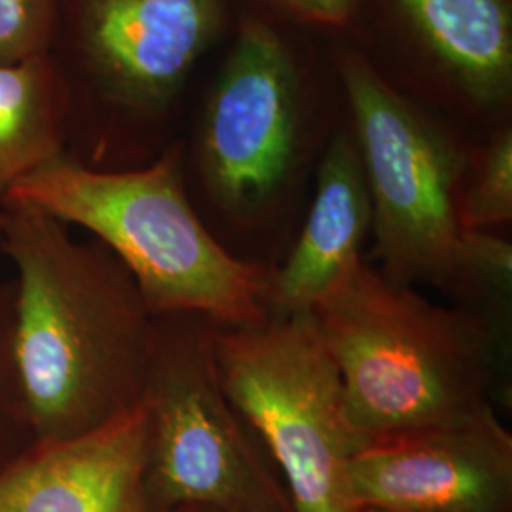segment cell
I'll use <instances>...</instances> for the list:
<instances>
[{
	"label": "cell",
	"mask_w": 512,
	"mask_h": 512,
	"mask_svg": "<svg viewBox=\"0 0 512 512\" xmlns=\"http://www.w3.org/2000/svg\"><path fill=\"white\" fill-rule=\"evenodd\" d=\"M14 346L35 442L71 439L143 401L158 317L128 268L35 205L0 202Z\"/></svg>",
	"instance_id": "obj_1"
},
{
	"label": "cell",
	"mask_w": 512,
	"mask_h": 512,
	"mask_svg": "<svg viewBox=\"0 0 512 512\" xmlns=\"http://www.w3.org/2000/svg\"><path fill=\"white\" fill-rule=\"evenodd\" d=\"M361 442L465 420L492 406L503 323L431 302L353 258L311 308Z\"/></svg>",
	"instance_id": "obj_2"
},
{
	"label": "cell",
	"mask_w": 512,
	"mask_h": 512,
	"mask_svg": "<svg viewBox=\"0 0 512 512\" xmlns=\"http://www.w3.org/2000/svg\"><path fill=\"white\" fill-rule=\"evenodd\" d=\"M181 158V148L173 147L147 167L103 171L61 154L4 198L92 232L128 268L156 317L266 321L272 270L230 255L211 236L184 192Z\"/></svg>",
	"instance_id": "obj_3"
},
{
	"label": "cell",
	"mask_w": 512,
	"mask_h": 512,
	"mask_svg": "<svg viewBox=\"0 0 512 512\" xmlns=\"http://www.w3.org/2000/svg\"><path fill=\"white\" fill-rule=\"evenodd\" d=\"M205 325L220 385L279 469L294 512L357 511L349 461L363 442L313 313Z\"/></svg>",
	"instance_id": "obj_4"
},
{
	"label": "cell",
	"mask_w": 512,
	"mask_h": 512,
	"mask_svg": "<svg viewBox=\"0 0 512 512\" xmlns=\"http://www.w3.org/2000/svg\"><path fill=\"white\" fill-rule=\"evenodd\" d=\"M338 65L365 169L380 274L456 298L465 232L459 202L469 158L363 55L344 50Z\"/></svg>",
	"instance_id": "obj_5"
},
{
	"label": "cell",
	"mask_w": 512,
	"mask_h": 512,
	"mask_svg": "<svg viewBox=\"0 0 512 512\" xmlns=\"http://www.w3.org/2000/svg\"><path fill=\"white\" fill-rule=\"evenodd\" d=\"M143 403L152 512H294L266 450L220 385L203 319L158 317Z\"/></svg>",
	"instance_id": "obj_6"
},
{
	"label": "cell",
	"mask_w": 512,
	"mask_h": 512,
	"mask_svg": "<svg viewBox=\"0 0 512 512\" xmlns=\"http://www.w3.org/2000/svg\"><path fill=\"white\" fill-rule=\"evenodd\" d=\"M300 152V84L283 38L247 19L207 99L200 169L232 219L264 215L293 179Z\"/></svg>",
	"instance_id": "obj_7"
},
{
	"label": "cell",
	"mask_w": 512,
	"mask_h": 512,
	"mask_svg": "<svg viewBox=\"0 0 512 512\" xmlns=\"http://www.w3.org/2000/svg\"><path fill=\"white\" fill-rule=\"evenodd\" d=\"M355 509L512 512V435L494 404L465 420L366 440L349 461Z\"/></svg>",
	"instance_id": "obj_8"
},
{
	"label": "cell",
	"mask_w": 512,
	"mask_h": 512,
	"mask_svg": "<svg viewBox=\"0 0 512 512\" xmlns=\"http://www.w3.org/2000/svg\"><path fill=\"white\" fill-rule=\"evenodd\" d=\"M224 0H74V50L112 103L156 112L217 38Z\"/></svg>",
	"instance_id": "obj_9"
},
{
	"label": "cell",
	"mask_w": 512,
	"mask_h": 512,
	"mask_svg": "<svg viewBox=\"0 0 512 512\" xmlns=\"http://www.w3.org/2000/svg\"><path fill=\"white\" fill-rule=\"evenodd\" d=\"M141 401L71 439L35 442L0 469V512H152Z\"/></svg>",
	"instance_id": "obj_10"
},
{
	"label": "cell",
	"mask_w": 512,
	"mask_h": 512,
	"mask_svg": "<svg viewBox=\"0 0 512 512\" xmlns=\"http://www.w3.org/2000/svg\"><path fill=\"white\" fill-rule=\"evenodd\" d=\"M372 228V205L355 137L346 131L330 143L317 171L315 198L287 262L272 272L270 310L311 311L330 281L353 258Z\"/></svg>",
	"instance_id": "obj_11"
},
{
	"label": "cell",
	"mask_w": 512,
	"mask_h": 512,
	"mask_svg": "<svg viewBox=\"0 0 512 512\" xmlns=\"http://www.w3.org/2000/svg\"><path fill=\"white\" fill-rule=\"evenodd\" d=\"M412 37L476 107L503 105L512 90L509 0H391Z\"/></svg>",
	"instance_id": "obj_12"
},
{
	"label": "cell",
	"mask_w": 512,
	"mask_h": 512,
	"mask_svg": "<svg viewBox=\"0 0 512 512\" xmlns=\"http://www.w3.org/2000/svg\"><path fill=\"white\" fill-rule=\"evenodd\" d=\"M67 88L48 54L0 65V202L40 165L63 154Z\"/></svg>",
	"instance_id": "obj_13"
},
{
	"label": "cell",
	"mask_w": 512,
	"mask_h": 512,
	"mask_svg": "<svg viewBox=\"0 0 512 512\" xmlns=\"http://www.w3.org/2000/svg\"><path fill=\"white\" fill-rule=\"evenodd\" d=\"M512 291V247L490 230H465L456 304L503 319ZM503 323V321H499Z\"/></svg>",
	"instance_id": "obj_14"
},
{
	"label": "cell",
	"mask_w": 512,
	"mask_h": 512,
	"mask_svg": "<svg viewBox=\"0 0 512 512\" xmlns=\"http://www.w3.org/2000/svg\"><path fill=\"white\" fill-rule=\"evenodd\" d=\"M459 215L465 230H490L512 219V131H497L467 164Z\"/></svg>",
	"instance_id": "obj_15"
},
{
	"label": "cell",
	"mask_w": 512,
	"mask_h": 512,
	"mask_svg": "<svg viewBox=\"0 0 512 512\" xmlns=\"http://www.w3.org/2000/svg\"><path fill=\"white\" fill-rule=\"evenodd\" d=\"M35 444L14 346V289L0 281V469Z\"/></svg>",
	"instance_id": "obj_16"
},
{
	"label": "cell",
	"mask_w": 512,
	"mask_h": 512,
	"mask_svg": "<svg viewBox=\"0 0 512 512\" xmlns=\"http://www.w3.org/2000/svg\"><path fill=\"white\" fill-rule=\"evenodd\" d=\"M61 0H0V65L48 54Z\"/></svg>",
	"instance_id": "obj_17"
},
{
	"label": "cell",
	"mask_w": 512,
	"mask_h": 512,
	"mask_svg": "<svg viewBox=\"0 0 512 512\" xmlns=\"http://www.w3.org/2000/svg\"><path fill=\"white\" fill-rule=\"evenodd\" d=\"M296 18L315 25L342 27L353 18L357 0H275Z\"/></svg>",
	"instance_id": "obj_18"
},
{
	"label": "cell",
	"mask_w": 512,
	"mask_h": 512,
	"mask_svg": "<svg viewBox=\"0 0 512 512\" xmlns=\"http://www.w3.org/2000/svg\"><path fill=\"white\" fill-rule=\"evenodd\" d=\"M162 512H217L215 509L209 507H202V505H181V507H173Z\"/></svg>",
	"instance_id": "obj_19"
},
{
	"label": "cell",
	"mask_w": 512,
	"mask_h": 512,
	"mask_svg": "<svg viewBox=\"0 0 512 512\" xmlns=\"http://www.w3.org/2000/svg\"><path fill=\"white\" fill-rule=\"evenodd\" d=\"M355 512H384V511H374V509H357Z\"/></svg>",
	"instance_id": "obj_20"
}]
</instances>
